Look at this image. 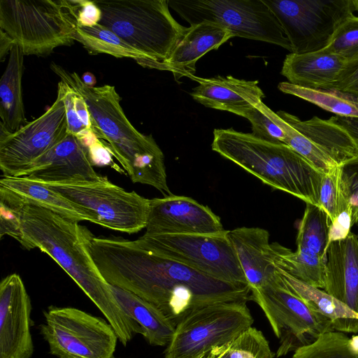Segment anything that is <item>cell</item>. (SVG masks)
<instances>
[{"label": "cell", "mask_w": 358, "mask_h": 358, "mask_svg": "<svg viewBox=\"0 0 358 358\" xmlns=\"http://www.w3.org/2000/svg\"><path fill=\"white\" fill-rule=\"evenodd\" d=\"M85 247L103 279L151 303L176 327L192 310L222 302L251 300L248 285L224 282L134 241L95 237Z\"/></svg>", "instance_id": "6da1fadb"}, {"label": "cell", "mask_w": 358, "mask_h": 358, "mask_svg": "<svg viewBox=\"0 0 358 358\" xmlns=\"http://www.w3.org/2000/svg\"><path fill=\"white\" fill-rule=\"evenodd\" d=\"M83 226L43 207L25 203L21 216L22 241L26 249L39 248L56 262L104 315L119 341L126 346L141 327L116 301L87 251Z\"/></svg>", "instance_id": "7a4b0ae2"}, {"label": "cell", "mask_w": 358, "mask_h": 358, "mask_svg": "<svg viewBox=\"0 0 358 358\" xmlns=\"http://www.w3.org/2000/svg\"><path fill=\"white\" fill-rule=\"evenodd\" d=\"M51 69L60 80L86 103L96 137L106 140L113 155L134 183L156 188L164 196L173 194L167 184L164 156L152 135L139 132L126 117L114 86L88 87L76 72L52 62Z\"/></svg>", "instance_id": "3957f363"}, {"label": "cell", "mask_w": 358, "mask_h": 358, "mask_svg": "<svg viewBox=\"0 0 358 358\" xmlns=\"http://www.w3.org/2000/svg\"><path fill=\"white\" fill-rule=\"evenodd\" d=\"M211 148L271 188L318 206L323 174L287 144L230 128L214 130Z\"/></svg>", "instance_id": "277c9868"}, {"label": "cell", "mask_w": 358, "mask_h": 358, "mask_svg": "<svg viewBox=\"0 0 358 358\" xmlns=\"http://www.w3.org/2000/svg\"><path fill=\"white\" fill-rule=\"evenodd\" d=\"M100 24L144 55L149 68L165 71V62L185 34L169 11L168 0H97Z\"/></svg>", "instance_id": "5b68a950"}, {"label": "cell", "mask_w": 358, "mask_h": 358, "mask_svg": "<svg viewBox=\"0 0 358 358\" xmlns=\"http://www.w3.org/2000/svg\"><path fill=\"white\" fill-rule=\"evenodd\" d=\"M81 0H1L0 30L24 55L47 56L71 45Z\"/></svg>", "instance_id": "8992f818"}, {"label": "cell", "mask_w": 358, "mask_h": 358, "mask_svg": "<svg viewBox=\"0 0 358 358\" xmlns=\"http://www.w3.org/2000/svg\"><path fill=\"white\" fill-rule=\"evenodd\" d=\"M246 303H217L185 315L176 326L164 358H202L213 348L232 343L254 322Z\"/></svg>", "instance_id": "52a82bcc"}, {"label": "cell", "mask_w": 358, "mask_h": 358, "mask_svg": "<svg viewBox=\"0 0 358 358\" xmlns=\"http://www.w3.org/2000/svg\"><path fill=\"white\" fill-rule=\"evenodd\" d=\"M169 6L190 26L217 24L233 36L269 43L291 52L282 26L263 0H168Z\"/></svg>", "instance_id": "ba28073f"}, {"label": "cell", "mask_w": 358, "mask_h": 358, "mask_svg": "<svg viewBox=\"0 0 358 358\" xmlns=\"http://www.w3.org/2000/svg\"><path fill=\"white\" fill-rule=\"evenodd\" d=\"M43 184L82 210L90 222L128 234L146 227L150 199L125 190L107 178L94 182Z\"/></svg>", "instance_id": "9c48e42d"}, {"label": "cell", "mask_w": 358, "mask_h": 358, "mask_svg": "<svg viewBox=\"0 0 358 358\" xmlns=\"http://www.w3.org/2000/svg\"><path fill=\"white\" fill-rule=\"evenodd\" d=\"M40 333L58 358H114L117 336L102 318L76 308L51 306Z\"/></svg>", "instance_id": "30bf717a"}, {"label": "cell", "mask_w": 358, "mask_h": 358, "mask_svg": "<svg viewBox=\"0 0 358 358\" xmlns=\"http://www.w3.org/2000/svg\"><path fill=\"white\" fill-rule=\"evenodd\" d=\"M251 300L263 310L273 333L280 340V357L309 345L321 335L333 331L331 322L311 310L290 292L276 273L273 280L251 291Z\"/></svg>", "instance_id": "8fae6325"}, {"label": "cell", "mask_w": 358, "mask_h": 358, "mask_svg": "<svg viewBox=\"0 0 358 358\" xmlns=\"http://www.w3.org/2000/svg\"><path fill=\"white\" fill-rule=\"evenodd\" d=\"M160 255L215 279L248 285L228 230L216 234H148L140 237Z\"/></svg>", "instance_id": "7c38bea8"}, {"label": "cell", "mask_w": 358, "mask_h": 358, "mask_svg": "<svg viewBox=\"0 0 358 358\" xmlns=\"http://www.w3.org/2000/svg\"><path fill=\"white\" fill-rule=\"evenodd\" d=\"M278 18L293 53L324 49L336 29L354 15L352 0H263Z\"/></svg>", "instance_id": "4fadbf2b"}, {"label": "cell", "mask_w": 358, "mask_h": 358, "mask_svg": "<svg viewBox=\"0 0 358 358\" xmlns=\"http://www.w3.org/2000/svg\"><path fill=\"white\" fill-rule=\"evenodd\" d=\"M64 96V84L59 81L56 100L42 115L13 133L0 132L2 176L20 177L68 135Z\"/></svg>", "instance_id": "5bb4252c"}, {"label": "cell", "mask_w": 358, "mask_h": 358, "mask_svg": "<svg viewBox=\"0 0 358 358\" xmlns=\"http://www.w3.org/2000/svg\"><path fill=\"white\" fill-rule=\"evenodd\" d=\"M145 229L148 234H216L226 231L209 207L174 194L150 199Z\"/></svg>", "instance_id": "9a60e30c"}, {"label": "cell", "mask_w": 358, "mask_h": 358, "mask_svg": "<svg viewBox=\"0 0 358 358\" xmlns=\"http://www.w3.org/2000/svg\"><path fill=\"white\" fill-rule=\"evenodd\" d=\"M31 303L20 276L12 273L0 284V358H30Z\"/></svg>", "instance_id": "2e32d148"}, {"label": "cell", "mask_w": 358, "mask_h": 358, "mask_svg": "<svg viewBox=\"0 0 358 358\" xmlns=\"http://www.w3.org/2000/svg\"><path fill=\"white\" fill-rule=\"evenodd\" d=\"M20 177L43 183L94 182L103 178L94 171L83 143L70 133Z\"/></svg>", "instance_id": "e0dca14e"}, {"label": "cell", "mask_w": 358, "mask_h": 358, "mask_svg": "<svg viewBox=\"0 0 358 358\" xmlns=\"http://www.w3.org/2000/svg\"><path fill=\"white\" fill-rule=\"evenodd\" d=\"M199 83L191 96L206 107L228 111L241 117L255 107L265 95L258 80H245L231 76L203 78L192 76Z\"/></svg>", "instance_id": "ac0fdd59"}, {"label": "cell", "mask_w": 358, "mask_h": 358, "mask_svg": "<svg viewBox=\"0 0 358 358\" xmlns=\"http://www.w3.org/2000/svg\"><path fill=\"white\" fill-rule=\"evenodd\" d=\"M324 290L358 314V236L329 243Z\"/></svg>", "instance_id": "d6986e66"}, {"label": "cell", "mask_w": 358, "mask_h": 358, "mask_svg": "<svg viewBox=\"0 0 358 358\" xmlns=\"http://www.w3.org/2000/svg\"><path fill=\"white\" fill-rule=\"evenodd\" d=\"M250 290L258 289L273 280L275 266L269 233L259 227H238L228 230Z\"/></svg>", "instance_id": "ffe728a7"}, {"label": "cell", "mask_w": 358, "mask_h": 358, "mask_svg": "<svg viewBox=\"0 0 358 358\" xmlns=\"http://www.w3.org/2000/svg\"><path fill=\"white\" fill-rule=\"evenodd\" d=\"M232 37L230 31L217 24L203 22L192 25L165 62V71H171L176 80L194 76L199 59Z\"/></svg>", "instance_id": "44dd1931"}, {"label": "cell", "mask_w": 358, "mask_h": 358, "mask_svg": "<svg viewBox=\"0 0 358 358\" xmlns=\"http://www.w3.org/2000/svg\"><path fill=\"white\" fill-rule=\"evenodd\" d=\"M348 60L319 50L287 55L281 74L289 83L310 89H331Z\"/></svg>", "instance_id": "7402d4cb"}, {"label": "cell", "mask_w": 358, "mask_h": 358, "mask_svg": "<svg viewBox=\"0 0 358 358\" xmlns=\"http://www.w3.org/2000/svg\"><path fill=\"white\" fill-rule=\"evenodd\" d=\"M284 121L303 134L313 145L328 153L343 164L357 155V145L349 132L333 117L323 120L313 116L301 120L280 110L276 113Z\"/></svg>", "instance_id": "603a6c76"}, {"label": "cell", "mask_w": 358, "mask_h": 358, "mask_svg": "<svg viewBox=\"0 0 358 358\" xmlns=\"http://www.w3.org/2000/svg\"><path fill=\"white\" fill-rule=\"evenodd\" d=\"M276 273L293 294L313 311L329 320L336 331L358 333V314L324 290L313 287L275 267Z\"/></svg>", "instance_id": "cb8c5ba5"}, {"label": "cell", "mask_w": 358, "mask_h": 358, "mask_svg": "<svg viewBox=\"0 0 358 358\" xmlns=\"http://www.w3.org/2000/svg\"><path fill=\"white\" fill-rule=\"evenodd\" d=\"M110 287L122 309L141 327L145 341L153 346H167L176 327L164 314L137 295L114 285Z\"/></svg>", "instance_id": "d4e9b609"}, {"label": "cell", "mask_w": 358, "mask_h": 358, "mask_svg": "<svg viewBox=\"0 0 358 358\" xmlns=\"http://www.w3.org/2000/svg\"><path fill=\"white\" fill-rule=\"evenodd\" d=\"M24 56L14 44L0 80V132L11 134L26 124L22 94Z\"/></svg>", "instance_id": "484cf974"}, {"label": "cell", "mask_w": 358, "mask_h": 358, "mask_svg": "<svg viewBox=\"0 0 358 358\" xmlns=\"http://www.w3.org/2000/svg\"><path fill=\"white\" fill-rule=\"evenodd\" d=\"M3 186L23 199L25 203L34 204L71 221H90L82 210L66 198L38 181L23 177H4L0 179Z\"/></svg>", "instance_id": "4316f807"}, {"label": "cell", "mask_w": 358, "mask_h": 358, "mask_svg": "<svg viewBox=\"0 0 358 358\" xmlns=\"http://www.w3.org/2000/svg\"><path fill=\"white\" fill-rule=\"evenodd\" d=\"M271 244L275 267L306 284L324 288L327 257L298 250L293 252L278 243Z\"/></svg>", "instance_id": "83f0119b"}, {"label": "cell", "mask_w": 358, "mask_h": 358, "mask_svg": "<svg viewBox=\"0 0 358 358\" xmlns=\"http://www.w3.org/2000/svg\"><path fill=\"white\" fill-rule=\"evenodd\" d=\"M73 39L80 42L91 55L106 53L118 58H131L142 66L149 68V61L144 55L100 24L78 25Z\"/></svg>", "instance_id": "f1b7e54d"}, {"label": "cell", "mask_w": 358, "mask_h": 358, "mask_svg": "<svg viewBox=\"0 0 358 358\" xmlns=\"http://www.w3.org/2000/svg\"><path fill=\"white\" fill-rule=\"evenodd\" d=\"M278 87L283 93L297 96L337 116L358 118V96L336 89H310L289 82Z\"/></svg>", "instance_id": "f546056e"}, {"label": "cell", "mask_w": 358, "mask_h": 358, "mask_svg": "<svg viewBox=\"0 0 358 358\" xmlns=\"http://www.w3.org/2000/svg\"><path fill=\"white\" fill-rule=\"evenodd\" d=\"M330 220L319 206L306 203L296 236L298 250L327 257Z\"/></svg>", "instance_id": "4dcf8cb0"}, {"label": "cell", "mask_w": 358, "mask_h": 358, "mask_svg": "<svg viewBox=\"0 0 358 358\" xmlns=\"http://www.w3.org/2000/svg\"><path fill=\"white\" fill-rule=\"evenodd\" d=\"M292 358H358V336L350 338L343 332L329 331L297 349Z\"/></svg>", "instance_id": "1f68e13d"}, {"label": "cell", "mask_w": 358, "mask_h": 358, "mask_svg": "<svg viewBox=\"0 0 358 358\" xmlns=\"http://www.w3.org/2000/svg\"><path fill=\"white\" fill-rule=\"evenodd\" d=\"M318 206L327 213L331 223L340 213L352 211L342 181V164L323 174Z\"/></svg>", "instance_id": "d6a6232c"}, {"label": "cell", "mask_w": 358, "mask_h": 358, "mask_svg": "<svg viewBox=\"0 0 358 358\" xmlns=\"http://www.w3.org/2000/svg\"><path fill=\"white\" fill-rule=\"evenodd\" d=\"M281 126L286 134L284 143L292 148L322 174L341 165L328 153L313 145L303 134L282 118Z\"/></svg>", "instance_id": "836d02e7"}, {"label": "cell", "mask_w": 358, "mask_h": 358, "mask_svg": "<svg viewBox=\"0 0 358 358\" xmlns=\"http://www.w3.org/2000/svg\"><path fill=\"white\" fill-rule=\"evenodd\" d=\"M243 117L250 122L255 137L272 143L285 142L286 134L281 118L263 102L248 110Z\"/></svg>", "instance_id": "e575fe53"}, {"label": "cell", "mask_w": 358, "mask_h": 358, "mask_svg": "<svg viewBox=\"0 0 358 358\" xmlns=\"http://www.w3.org/2000/svg\"><path fill=\"white\" fill-rule=\"evenodd\" d=\"M25 201L12 190L0 185V237L8 235L22 241L21 216Z\"/></svg>", "instance_id": "d590c367"}, {"label": "cell", "mask_w": 358, "mask_h": 358, "mask_svg": "<svg viewBox=\"0 0 358 358\" xmlns=\"http://www.w3.org/2000/svg\"><path fill=\"white\" fill-rule=\"evenodd\" d=\"M321 50L348 61L358 58V16L354 14L343 20Z\"/></svg>", "instance_id": "8d00e7d4"}, {"label": "cell", "mask_w": 358, "mask_h": 358, "mask_svg": "<svg viewBox=\"0 0 358 358\" xmlns=\"http://www.w3.org/2000/svg\"><path fill=\"white\" fill-rule=\"evenodd\" d=\"M269 343L263 333L250 327L241 334L231 344L229 358H273Z\"/></svg>", "instance_id": "74e56055"}, {"label": "cell", "mask_w": 358, "mask_h": 358, "mask_svg": "<svg viewBox=\"0 0 358 358\" xmlns=\"http://www.w3.org/2000/svg\"><path fill=\"white\" fill-rule=\"evenodd\" d=\"M342 181L352 212V224L358 222V156L342 164Z\"/></svg>", "instance_id": "f35d334b"}, {"label": "cell", "mask_w": 358, "mask_h": 358, "mask_svg": "<svg viewBox=\"0 0 358 358\" xmlns=\"http://www.w3.org/2000/svg\"><path fill=\"white\" fill-rule=\"evenodd\" d=\"M333 88L358 96V58L347 61Z\"/></svg>", "instance_id": "ab89813d"}, {"label": "cell", "mask_w": 358, "mask_h": 358, "mask_svg": "<svg viewBox=\"0 0 358 358\" xmlns=\"http://www.w3.org/2000/svg\"><path fill=\"white\" fill-rule=\"evenodd\" d=\"M100 18V9L94 1L81 0L78 10V25L92 26L98 24Z\"/></svg>", "instance_id": "60d3db41"}, {"label": "cell", "mask_w": 358, "mask_h": 358, "mask_svg": "<svg viewBox=\"0 0 358 358\" xmlns=\"http://www.w3.org/2000/svg\"><path fill=\"white\" fill-rule=\"evenodd\" d=\"M332 117L337 123L342 125L352 137L357 147V156H358V118L337 115L333 116Z\"/></svg>", "instance_id": "b9f144b4"}, {"label": "cell", "mask_w": 358, "mask_h": 358, "mask_svg": "<svg viewBox=\"0 0 358 358\" xmlns=\"http://www.w3.org/2000/svg\"><path fill=\"white\" fill-rule=\"evenodd\" d=\"M0 59L3 62L5 55L9 53L10 48L14 45L12 40L3 31L0 30Z\"/></svg>", "instance_id": "7bdbcfd3"}, {"label": "cell", "mask_w": 358, "mask_h": 358, "mask_svg": "<svg viewBox=\"0 0 358 358\" xmlns=\"http://www.w3.org/2000/svg\"><path fill=\"white\" fill-rule=\"evenodd\" d=\"M231 343L213 348L202 358H229Z\"/></svg>", "instance_id": "ee69618b"}, {"label": "cell", "mask_w": 358, "mask_h": 358, "mask_svg": "<svg viewBox=\"0 0 358 358\" xmlns=\"http://www.w3.org/2000/svg\"><path fill=\"white\" fill-rule=\"evenodd\" d=\"M82 81L88 87H95L96 83L95 76L90 72H85L81 77Z\"/></svg>", "instance_id": "f6af8a7d"}, {"label": "cell", "mask_w": 358, "mask_h": 358, "mask_svg": "<svg viewBox=\"0 0 358 358\" xmlns=\"http://www.w3.org/2000/svg\"><path fill=\"white\" fill-rule=\"evenodd\" d=\"M352 4L355 11L358 12V0H352Z\"/></svg>", "instance_id": "bcb514c9"}, {"label": "cell", "mask_w": 358, "mask_h": 358, "mask_svg": "<svg viewBox=\"0 0 358 358\" xmlns=\"http://www.w3.org/2000/svg\"><path fill=\"white\" fill-rule=\"evenodd\" d=\"M356 224L358 226V222H357V224Z\"/></svg>", "instance_id": "7dc6e473"}]
</instances>
